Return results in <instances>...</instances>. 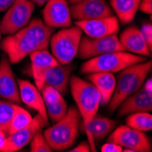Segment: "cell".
I'll use <instances>...</instances> for the list:
<instances>
[{
	"mask_svg": "<svg viewBox=\"0 0 152 152\" xmlns=\"http://www.w3.org/2000/svg\"><path fill=\"white\" fill-rule=\"evenodd\" d=\"M151 61H144L129 66L119 71L116 78V87L111 99L107 104V111L113 113L128 96L139 90L151 70Z\"/></svg>",
	"mask_w": 152,
	"mask_h": 152,
	"instance_id": "6da1fadb",
	"label": "cell"
},
{
	"mask_svg": "<svg viewBox=\"0 0 152 152\" xmlns=\"http://www.w3.org/2000/svg\"><path fill=\"white\" fill-rule=\"evenodd\" d=\"M80 121L81 118L77 107L72 106L60 120L55 122L52 127L43 132L52 151L66 150L74 145L78 136Z\"/></svg>",
	"mask_w": 152,
	"mask_h": 152,
	"instance_id": "7a4b0ae2",
	"label": "cell"
},
{
	"mask_svg": "<svg viewBox=\"0 0 152 152\" xmlns=\"http://www.w3.org/2000/svg\"><path fill=\"white\" fill-rule=\"evenodd\" d=\"M77 108L80 114L79 128L86 129L100 106V94L91 82L82 79L77 76H71L69 85Z\"/></svg>",
	"mask_w": 152,
	"mask_h": 152,
	"instance_id": "3957f363",
	"label": "cell"
},
{
	"mask_svg": "<svg viewBox=\"0 0 152 152\" xmlns=\"http://www.w3.org/2000/svg\"><path fill=\"white\" fill-rule=\"evenodd\" d=\"M146 57L127 51H116L88 59L81 66V74L95 72H119L129 66L146 61Z\"/></svg>",
	"mask_w": 152,
	"mask_h": 152,
	"instance_id": "277c9868",
	"label": "cell"
},
{
	"mask_svg": "<svg viewBox=\"0 0 152 152\" xmlns=\"http://www.w3.org/2000/svg\"><path fill=\"white\" fill-rule=\"evenodd\" d=\"M82 31L77 26L66 27L50 38L52 55L60 64L71 63L77 56Z\"/></svg>",
	"mask_w": 152,
	"mask_h": 152,
	"instance_id": "5b68a950",
	"label": "cell"
},
{
	"mask_svg": "<svg viewBox=\"0 0 152 152\" xmlns=\"http://www.w3.org/2000/svg\"><path fill=\"white\" fill-rule=\"evenodd\" d=\"M34 9L30 0H15L0 22L1 34L13 35L22 29L30 21Z\"/></svg>",
	"mask_w": 152,
	"mask_h": 152,
	"instance_id": "8992f818",
	"label": "cell"
},
{
	"mask_svg": "<svg viewBox=\"0 0 152 152\" xmlns=\"http://www.w3.org/2000/svg\"><path fill=\"white\" fill-rule=\"evenodd\" d=\"M108 142H114L122 147L124 152H150L151 143L145 132L129 126L115 129L107 137Z\"/></svg>",
	"mask_w": 152,
	"mask_h": 152,
	"instance_id": "52a82bcc",
	"label": "cell"
},
{
	"mask_svg": "<svg viewBox=\"0 0 152 152\" xmlns=\"http://www.w3.org/2000/svg\"><path fill=\"white\" fill-rule=\"evenodd\" d=\"M116 51H125L117 35L104 37H81L77 56L81 59H90L104 54Z\"/></svg>",
	"mask_w": 152,
	"mask_h": 152,
	"instance_id": "ba28073f",
	"label": "cell"
},
{
	"mask_svg": "<svg viewBox=\"0 0 152 152\" xmlns=\"http://www.w3.org/2000/svg\"><path fill=\"white\" fill-rule=\"evenodd\" d=\"M1 48L7 54L9 62L12 64L19 63L32 52L41 50L35 42L20 31L13 35H8V37L3 40Z\"/></svg>",
	"mask_w": 152,
	"mask_h": 152,
	"instance_id": "9c48e42d",
	"label": "cell"
},
{
	"mask_svg": "<svg viewBox=\"0 0 152 152\" xmlns=\"http://www.w3.org/2000/svg\"><path fill=\"white\" fill-rule=\"evenodd\" d=\"M48 125L40 114L35 116L28 126L19 129L6 137L3 147L0 149L1 152H15L18 151L28 144L37 131L42 129Z\"/></svg>",
	"mask_w": 152,
	"mask_h": 152,
	"instance_id": "30bf717a",
	"label": "cell"
},
{
	"mask_svg": "<svg viewBox=\"0 0 152 152\" xmlns=\"http://www.w3.org/2000/svg\"><path fill=\"white\" fill-rule=\"evenodd\" d=\"M43 21L52 28L72 26L70 7L66 0H48L42 11Z\"/></svg>",
	"mask_w": 152,
	"mask_h": 152,
	"instance_id": "8fae6325",
	"label": "cell"
},
{
	"mask_svg": "<svg viewBox=\"0 0 152 152\" xmlns=\"http://www.w3.org/2000/svg\"><path fill=\"white\" fill-rule=\"evenodd\" d=\"M71 17L76 21L90 20L112 15L107 0H81L70 7Z\"/></svg>",
	"mask_w": 152,
	"mask_h": 152,
	"instance_id": "7c38bea8",
	"label": "cell"
},
{
	"mask_svg": "<svg viewBox=\"0 0 152 152\" xmlns=\"http://www.w3.org/2000/svg\"><path fill=\"white\" fill-rule=\"evenodd\" d=\"M75 25L89 37H104L116 35L119 30V21L113 15L90 20L76 21Z\"/></svg>",
	"mask_w": 152,
	"mask_h": 152,
	"instance_id": "4fadbf2b",
	"label": "cell"
},
{
	"mask_svg": "<svg viewBox=\"0 0 152 152\" xmlns=\"http://www.w3.org/2000/svg\"><path fill=\"white\" fill-rule=\"evenodd\" d=\"M0 99L16 104L21 102L18 81L6 57L0 60Z\"/></svg>",
	"mask_w": 152,
	"mask_h": 152,
	"instance_id": "5bb4252c",
	"label": "cell"
},
{
	"mask_svg": "<svg viewBox=\"0 0 152 152\" xmlns=\"http://www.w3.org/2000/svg\"><path fill=\"white\" fill-rule=\"evenodd\" d=\"M117 126V121L96 113L88 126L83 129L88 137V142L90 146V151L96 152V141H102L111 133Z\"/></svg>",
	"mask_w": 152,
	"mask_h": 152,
	"instance_id": "9a60e30c",
	"label": "cell"
},
{
	"mask_svg": "<svg viewBox=\"0 0 152 152\" xmlns=\"http://www.w3.org/2000/svg\"><path fill=\"white\" fill-rule=\"evenodd\" d=\"M32 74L36 87L41 90L44 86L45 77L51 67L57 66L59 62L47 49L36 50L30 55Z\"/></svg>",
	"mask_w": 152,
	"mask_h": 152,
	"instance_id": "2e32d148",
	"label": "cell"
},
{
	"mask_svg": "<svg viewBox=\"0 0 152 152\" xmlns=\"http://www.w3.org/2000/svg\"><path fill=\"white\" fill-rule=\"evenodd\" d=\"M118 108V117L137 112H150L152 110V93L141 87L137 91L128 96Z\"/></svg>",
	"mask_w": 152,
	"mask_h": 152,
	"instance_id": "e0dca14e",
	"label": "cell"
},
{
	"mask_svg": "<svg viewBox=\"0 0 152 152\" xmlns=\"http://www.w3.org/2000/svg\"><path fill=\"white\" fill-rule=\"evenodd\" d=\"M18 84L19 88L20 100L27 107L36 110L47 122H48L46 105L40 90L36 87V85H33L32 83L27 80L18 79Z\"/></svg>",
	"mask_w": 152,
	"mask_h": 152,
	"instance_id": "ac0fdd59",
	"label": "cell"
},
{
	"mask_svg": "<svg viewBox=\"0 0 152 152\" xmlns=\"http://www.w3.org/2000/svg\"><path fill=\"white\" fill-rule=\"evenodd\" d=\"M118 39L125 51L143 57H150L151 49L147 45L141 31L137 26H132L128 27L121 33Z\"/></svg>",
	"mask_w": 152,
	"mask_h": 152,
	"instance_id": "d6986e66",
	"label": "cell"
},
{
	"mask_svg": "<svg viewBox=\"0 0 152 152\" xmlns=\"http://www.w3.org/2000/svg\"><path fill=\"white\" fill-rule=\"evenodd\" d=\"M19 31L35 42L40 49H48L54 28L46 25L43 20L35 18Z\"/></svg>",
	"mask_w": 152,
	"mask_h": 152,
	"instance_id": "ffe728a7",
	"label": "cell"
},
{
	"mask_svg": "<svg viewBox=\"0 0 152 152\" xmlns=\"http://www.w3.org/2000/svg\"><path fill=\"white\" fill-rule=\"evenodd\" d=\"M76 66L68 63V64H60L51 67L48 71L44 85L50 86L59 91L62 95L65 94L67 90L71 73L75 69Z\"/></svg>",
	"mask_w": 152,
	"mask_h": 152,
	"instance_id": "44dd1931",
	"label": "cell"
},
{
	"mask_svg": "<svg viewBox=\"0 0 152 152\" xmlns=\"http://www.w3.org/2000/svg\"><path fill=\"white\" fill-rule=\"evenodd\" d=\"M88 79L100 94V105L107 106L111 99L116 87V77L109 72H95L88 74Z\"/></svg>",
	"mask_w": 152,
	"mask_h": 152,
	"instance_id": "7402d4cb",
	"label": "cell"
},
{
	"mask_svg": "<svg viewBox=\"0 0 152 152\" xmlns=\"http://www.w3.org/2000/svg\"><path fill=\"white\" fill-rule=\"evenodd\" d=\"M141 0H109V6L116 13L118 21L129 24L135 18Z\"/></svg>",
	"mask_w": 152,
	"mask_h": 152,
	"instance_id": "603a6c76",
	"label": "cell"
},
{
	"mask_svg": "<svg viewBox=\"0 0 152 152\" xmlns=\"http://www.w3.org/2000/svg\"><path fill=\"white\" fill-rule=\"evenodd\" d=\"M18 105L7 100H0V133L8 135L12 118Z\"/></svg>",
	"mask_w": 152,
	"mask_h": 152,
	"instance_id": "cb8c5ba5",
	"label": "cell"
},
{
	"mask_svg": "<svg viewBox=\"0 0 152 152\" xmlns=\"http://www.w3.org/2000/svg\"><path fill=\"white\" fill-rule=\"evenodd\" d=\"M127 126L143 132L152 129V116L149 112H137L127 118Z\"/></svg>",
	"mask_w": 152,
	"mask_h": 152,
	"instance_id": "d4e9b609",
	"label": "cell"
},
{
	"mask_svg": "<svg viewBox=\"0 0 152 152\" xmlns=\"http://www.w3.org/2000/svg\"><path fill=\"white\" fill-rule=\"evenodd\" d=\"M32 118H33L31 117L30 113L27 110L18 106L12 118L10 127L8 129V135L28 126L30 122L32 121Z\"/></svg>",
	"mask_w": 152,
	"mask_h": 152,
	"instance_id": "484cf974",
	"label": "cell"
},
{
	"mask_svg": "<svg viewBox=\"0 0 152 152\" xmlns=\"http://www.w3.org/2000/svg\"><path fill=\"white\" fill-rule=\"evenodd\" d=\"M46 109H47V114L48 119H50L52 122H57L60 120L66 113L67 111V104L65 99L52 103V104H47L46 105Z\"/></svg>",
	"mask_w": 152,
	"mask_h": 152,
	"instance_id": "4316f807",
	"label": "cell"
},
{
	"mask_svg": "<svg viewBox=\"0 0 152 152\" xmlns=\"http://www.w3.org/2000/svg\"><path fill=\"white\" fill-rule=\"evenodd\" d=\"M30 151L31 152H51L50 148L42 129H39L35 133L30 140Z\"/></svg>",
	"mask_w": 152,
	"mask_h": 152,
	"instance_id": "83f0119b",
	"label": "cell"
},
{
	"mask_svg": "<svg viewBox=\"0 0 152 152\" xmlns=\"http://www.w3.org/2000/svg\"><path fill=\"white\" fill-rule=\"evenodd\" d=\"M40 92H41V95H42L45 105L59 102L64 99L62 94L59 91H58L56 88H54L48 85H44L43 88H41Z\"/></svg>",
	"mask_w": 152,
	"mask_h": 152,
	"instance_id": "f1b7e54d",
	"label": "cell"
},
{
	"mask_svg": "<svg viewBox=\"0 0 152 152\" xmlns=\"http://www.w3.org/2000/svg\"><path fill=\"white\" fill-rule=\"evenodd\" d=\"M141 31V34L146 41L147 45L148 48L151 49L152 48V25L151 23H144L141 26V28H140Z\"/></svg>",
	"mask_w": 152,
	"mask_h": 152,
	"instance_id": "f546056e",
	"label": "cell"
},
{
	"mask_svg": "<svg viewBox=\"0 0 152 152\" xmlns=\"http://www.w3.org/2000/svg\"><path fill=\"white\" fill-rule=\"evenodd\" d=\"M123 148L119 145L114 142H107L101 147L102 152H122Z\"/></svg>",
	"mask_w": 152,
	"mask_h": 152,
	"instance_id": "4dcf8cb0",
	"label": "cell"
},
{
	"mask_svg": "<svg viewBox=\"0 0 152 152\" xmlns=\"http://www.w3.org/2000/svg\"><path fill=\"white\" fill-rule=\"evenodd\" d=\"M139 10L145 14L151 15L152 13V0H141L140 3Z\"/></svg>",
	"mask_w": 152,
	"mask_h": 152,
	"instance_id": "1f68e13d",
	"label": "cell"
},
{
	"mask_svg": "<svg viewBox=\"0 0 152 152\" xmlns=\"http://www.w3.org/2000/svg\"><path fill=\"white\" fill-rule=\"evenodd\" d=\"M69 151H71V152H89L90 146L88 141H83Z\"/></svg>",
	"mask_w": 152,
	"mask_h": 152,
	"instance_id": "d6a6232c",
	"label": "cell"
},
{
	"mask_svg": "<svg viewBox=\"0 0 152 152\" xmlns=\"http://www.w3.org/2000/svg\"><path fill=\"white\" fill-rule=\"evenodd\" d=\"M14 1L15 0H0V12L7 10Z\"/></svg>",
	"mask_w": 152,
	"mask_h": 152,
	"instance_id": "836d02e7",
	"label": "cell"
},
{
	"mask_svg": "<svg viewBox=\"0 0 152 152\" xmlns=\"http://www.w3.org/2000/svg\"><path fill=\"white\" fill-rule=\"evenodd\" d=\"M142 87L147 90V91H148V92H150L151 93V91H152V86H151V78H148V79H147V81L145 80L144 81V83H143V85H142Z\"/></svg>",
	"mask_w": 152,
	"mask_h": 152,
	"instance_id": "e575fe53",
	"label": "cell"
},
{
	"mask_svg": "<svg viewBox=\"0 0 152 152\" xmlns=\"http://www.w3.org/2000/svg\"><path fill=\"white\" fill-rule=\"evenodd\" d=\"M32 3H34L35 5H37V6H43L44 4H46V2L48 0H30Z\"/></svg>",
	"mask_w": 152,
	"mask_h": 152,
	"instance_id": "d590c367",
	"label": "cell"
},
{
	"mask_svg": "<svg viewBox=\"0 0 152 152\" xmlns=\"http://www.w3.org/2000/svg\"><path fill=\"white\" fill-rule=\"evenodd\" d=\"M6 137H7V135H5L3 133H0V149H1V148L3 147V144H4Z\"/></svg>",
	"mask_w": 152,
	"mask_h": 152,
	"instance_id": "8d00e7d4",
	"label": "cell"
},
{
	"mask_svg": "<svg viewBox=\"0 0 152 152\" xmlns=\"http://www.w3.org/2000/svg\"><path fill=\"white\" fill-rule=\"evenodd\" d=\"M72 5L73 4H76V3H77V2H79V1H81V0H68Z\"/></svg>",
	"mask_w": 152,
	"mask_h": 152,
	"instance_id": "74e56055",
	"label": "cell"
},
{
	"mask_svg": "<svg viewBox=\"0 0 152 152\" xmlns=\"http://www.w3.org/2000/svg\"><path fill=\"white\" fill-rule=\"evenodd\" d=\"M0 40H1V31H0Z\"/></svg>",
	"mask_w": 152,
	"mask_h": 152,
	"instance_id": "f35d334b",
	"label": "cell"
}]
</instances>
